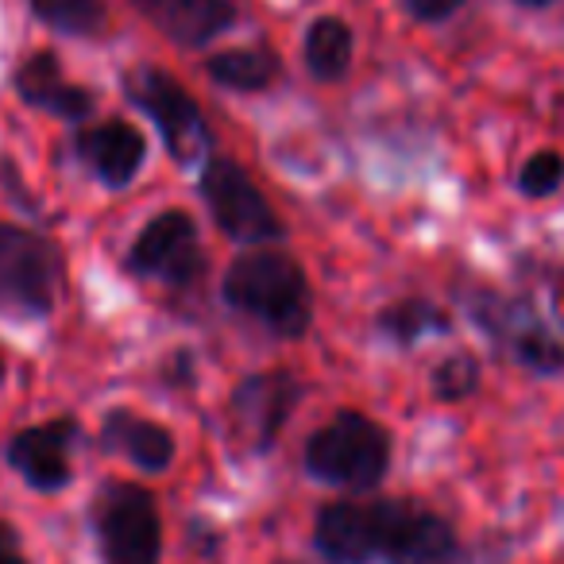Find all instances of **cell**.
Instances as JSON below:
<instances>
[{
  "instance_id": "obj_1",
  "label": "cell",
  "mask_w": 564,
  "mask_h": 564,
  "mask_svg": "<svg viewBox=\"0 0 564 564\" xmlns=\"http://www.w3.org/2000/svg\"><path fill=\"white\" fill-rule=\"evenodd\" d=\"M220 299L228 310L259 322L274 337L299 340L314 325V286H310L306 267L291 251L271 248V243L243 248L228 263Z\"/></svg>"
},
{
  "instance_id": "obj_2",
  "label": "cell",
  "mask_w": 564,
  "mask_h": 564,
  "mask_svg": "<svg viewBox=\"0 0 564 564\" xmlns=\"http://www.w3.org/2000/svg\"><path fill=\"white\" fill-rule=\"evenodd\" d=\"M394 437L364 410H337L314 437L306 441V471L340 491L368 495L391 471Z\"/></svg>"
},
{
  "instance_id": "obj_3",
  "label": "cell",
  "mask_w": 564,
  "mask_h": 564,
  "mask_svg": "<svg viewBox=\"0 0 564 564\" xmlns=\"http://www.w3.org/2000/svg\"><path fill=\"white\" fill-rule=\"evenodd\" d=\"M124 97L159 128L166 155L182 166V171H202L205 159L213 155V132L205 124L202 105L189 97V89L178 78H171L159 66H132L124 74Z\"/></svg>"
},
{
  "instance_id": "obj_4",
  "label": "cell",
  "mask_w": 564,
  "mask_h": 564,
  "mask_svg": "<svg viewBox=\"0 0 564 564\" xmlns=\"http://www.w3.org/2000/svg\"><path fill=\"white\" fill-rule=\"evenodd\" d=\"M101 564H163V514L148 487L109 479L89 502Z\"/></svg>"
},
{
  "instance_id": "obj_5",
  "label": "cell",
  "mask_w": 564,
  "mask_h": 564,
  "mask_svg": "<svg viewBox=\"0 0 564 564\" xmlns=\"http://www.w3.org/2000/svg\"><path fill=\"white\" fill-rule=\"evenodd\" d=\"M197 189H202V202L209 209V217L217 220V228L240 248L279 243L286 236V225L271 209L259 182L232 155L213 151L202 171H197Z\"/></svg>"
},
{
  "instance_id": "obj_6",
  "label": "cell",
  "mask_w": 564,
  "mask_h": 564,
  "mask_svg": "<svg viewBox=\"0 0 564 564\" xmlns=\"http://www.w3.org/2000/svg\"><path fill=\"white\" fill-rule=\"evenodd\" d=\"M63 259L47 236L20 225H0V314L47 317L58 302Z\"/></svg>"
},
{
  "instance_id": "obj_7",
  "label": "cell",
  "mask_w": 564,
  "mask_h": 564,
  "mask_svg": "<svg viewBox=\"0 0 564 564\" xmlns=\"http://www.w3.org/2000/svg\"><path fill=\"white\" fill-rule=\"evenodd\" d=\"M406 499H337L314 518V549L325 564H376Z\"/></svg>"
},
{
  "instance_id": "obj_8",
  "label": "cell",
  "mask_w": 564,
  "mask_h": 564,
  "mask_svg": "<svg viewBox=\"0 0 564 564\" xmlns=\"http://www.w3.org/2000/svg\"><path fill=\"white\" fill-rule=\"evenodd\" d=\"M128 274L163 282L171 291H186L205 274V251L197 220L186 209H163L140 228L124 256Z\"/></svg>"
},
{
  "instance_id": "obj_9",
  "label": "cell",
  "mask_w": 564,
  "mask_h": 564,
  "mask_svg": "<svg viewBox=\"0 0 564 564\" xmlns=\"http://www.w3.org/2000/svg\"><path fill=\"white\" fill-rule=\"evenodd\" d=\"M468 310L471 322L495 345L507 348L518 368H525L530 376H556V371H564V340L541 322L530 302L479 291L468 299Z\"/></svg>"
},
{
  "instance_id": "obj_10",
  "label": "cell",
  "mask_w": 564,
  "mask_h": 564,
  "mask_svg": "<svg viewBox=\"0 0 564 564\" xmlns=\"http://www.w3.org/2000/svg\"><path fill=\"white\" fill-rule=\"evenodd\" d=\"M302 399V383L294 371L267 368L251 371L228 394V422L232 433L251 448V453H271L279 445L282 430L291 422L294 406Z\"/></svg>"
},
{
  "instance_id": "obj_11",
  "label": "cell",
  "mask_w": 564,
  "mask_h": 564,
  "mask_svg": "<svg viewBox=\"0 0 564 564\" xmlns=\"http://www.w3.org/2000/svg\"><path fill=\"white\" fill-rule=\"evenodd\" d=\"M78 437H82V425L74 417H51V422L28 425V430L12 433V441L4 445V460L35 491L43 495L63 491L74 479L70 453L78 445Z\"/></svg>"
},
{
  "instance_id": "obj_12",
  "label": "cell",
  "mask_w": 564,
  "mask_h": 564,
  "mask_svg": "<svg viewBox=\"0 0 564 564\" xmlns=\"http://www.w3.org/2000/svg\"><path fill=\"white\" fill-rule=\"evenodd\" d=\"M74 151L105 189H128L143 171L148 135L128 120H101V124L78 128Z\"/></svg>"
},
{
  "instance_id": "obj_13",
  "label": "cell",
  "mask_w": 564,
  "mask_h": 564,
  "mask_svg": "<svg viewBox=\"0 0 564 564\" xmlns=\"http://www.w3.org/2000/svg\"><path fill=\"white\" fill-rule=\"evenodd\" d=\"M383 564H468L460 538H456L453 522L425 507L406 502L402 514L394 518L391 533L383 545Z\"/></svg>"
},
{
  "instance_id": "obj_14",
  "label": "cell",
  "mask_w": 564,
  "mask_h": 564,
  "mask_svg": "<svg viewBox=\"0 0 564 564\" xmlns=\"http://www.w3.org/2000/svg\"><path fill=\"white\" fill-rule=\"evenodd\" d=\"M135 9L151 20V28L178 47H209L217 35L240 24V9L232 0H132Z\"/></svg>"
},
{
  "instance_id": "obj_15",
  "label": "cell",
  "mask_w": 564,
  "mask_h": 564,
  "mask_svg": "<svg viewBox=\"0 0 564 564\" xmlns=\"http://www.w3.org/2000/svg\"><path fill=\"white\" fill-rule=\"evenodd\" d=\"M17 94L24 105L51 112V117L66 120V124H82L94 112V94L66 78L63 63L51 51H35L17 66Z\"/></svg>"
},
{
  "instance_id": "obj_16",
  "label": "cell",
  "mask_w": 564,
  "mask_h": 564,
  "mask_svg": "<svg viewBox=\"0 0 564 564\" xmlns=\"http://www.w3.org/2000/svg\"><path fill=\"white\" fill-rule=\"evenodd\" d=\"M101 448L124 456L128 464H135L140 471H151V476L166 471L174 464V456H178V441H174V433L163 422L135 414L128 406H117L105 414Z\"/></svg>"
},
{
  "instance_id": "obj_17",
  "label": "cell",
  "mask_w": 564,
  "mask_h": 564,
  "mask_svg": "<svg viewBox=\"0 0 564 564\" xmlns=\"http://www.w3.org/2000/svg\"><path fill=\"white\" fill-rule=\"evenodd\" d=\"M205 74L220 89H232V94H263V89H271L279 82L282 58L263 43L259 47H228L205 58Z\"/></svg>"
},
{
  "instance_id": "obj_18",
  "label": "cell",
  "mask_w": 564,
  "mask_h": 564,
  "mask_svg": "<svg viewBox=\"0 0 564 564\" xmlns=\"http://www.w3.org/2000/svg\"><path fill=\"white\" fill-rule=\"evenodd\" d=\"M352 55H356V35L345 20L340 17L310 20L306 40H302V58H306V70L317 82H340L352 70Z\"/></svg>"
},
{
  "instance_id": "obj_19",
  "label": "cell",
  "mask_w": 564,
  "mask_h": 564,
  "mask_svg": "<svg viewBox=\"0 0 564 564\" xmlns=\"http://www.w3.org/2000/svg\"><path fill=\"white\" fill-rule=\"evenodd\" d=\"M376 329L391 340L394 348H414L425 337H445L453 329V314L430 299H402L391 302L376 314Z\"/></svg>"
},
{
  "instance_id": "obj_20",
  "label": "cell",
  "mask_w": 564,
  "mask_h": 564,
  "mask_svg": "<svg viewBox=\"0 0 564 564\" xmlns=\"http://www.w3.org/2000/svg\"><path fill=\"white\" fill-rule=\"evenodd\" d=\"M28 4L58 35L94 40L105 28V0H28Z\"/></svg>"
},
{
  "instance_id": "obj_21",
  "label": "cell",
  "mask_w": 564,
  "mask_h": 564,
  "mask_svg": "<svg viewBox=\"0 0 564 564\" xmlns=\"http://www.w3.org/2000/svg\"><path fill=\"white\" fill-rule=\"evenodd\" d=\"M433 399L453 406V402H468L479 391V360L468 352H453L433 368L430 376Z\"/></svg>"
},
{
  "instance_id": "obj_22",
  "label": "cell",
  "mask_w": 564,
  "mask_h": 564,
  "mask_svg": "<svg viewBox=\"0 0 564 564\" xmlns=\"http://www.w3.org/2000/svg\"><path fill=\"white\" fill-rule=\"evenodd\" d=\"M564 186V155L553 148L533 151L518 171V194L538 202V197H553Z\"/></svg>"
},
{
  "instance_id": "obj_23",
  "label": "cell",
  "mask_w": 564,
  "mask_h": 564,
  "mask_svg": "<svg viewBox=\"0 0 564 564\" xmlns=\"http://www.w3.org/2000/svg\"><path fill=\"white\" fill-rule=\"evenodd\" d=\"M468 0H402V9L417 20V24H441V20L456 17Z\"/></svg>"
},
{
  "instance_id": "obj_24",
  "label": "cell",
  "mask_w": 564,
  "mask_h": 564,
  "mask_svg": "<svg viewBox=\"0 0 564 564\" xmlns=\"http://www.w3.org/2000/svg\"><path fill=\"white\" fill-rule=\"evenodd\" d=\"M0 564H28L24 549H20V533L12 522L0 518Z\"/></svg>"
},
{
  "instance_id": "obj_25",
  "label": "cell",
  "mask_w": 564,
  "mask_h": 564,
  "mask_svg": "<svg viewBox=\"0 0 564 564\" xmlns=\"http://www.w3.org/2000/svg\"><path fill=\"white\" fill-rule=\"evenodd\" d=\"M518 9H549V4H556V0H514Z\"/></svg>"
},
{
  "instance_id": "obj_26",
  "label": "cell",
  "mask_w": 564,
  "mask_h": 564,
  "mask_svg": "<svg viewBox=\"0 0 564 564\" xmlns=\"http://www.w3.org/2000/svg\"><path fill=\"white\" fill-rule=\"evenodd\" d=\"M0 379H4V360H0Z\"/></svg>"
},
{
  "instance_id": "obj_27",
  "label": "cell",
  "mask_w": 564,
  "mask_h": 564,
  "mask_svg": "<svg viewBox=\"0 0 564 564\" xmlns=\"http://www.w3.org/2000/svg\"><path fill=\"white\" fill-rule=\"evenodd\" d=\"M279 564H291V561H279Z\"/></svg>"
}]
</instances>
